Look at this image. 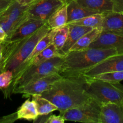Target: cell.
<instances>
[{
  "label": "cell",
  "instance_id": "8992f818",
  "mask_svg": "<svg viewBox=\"0 0 123 123\" xmlns=\"http://www.w3.org/2000/svg\"><path fill=\"white\" fill-rule=\"evenodd\" d=\"M101 103L90 97L81 105L68 109L63 113L66 121L84 123H99Z\"/></svg>",
  "mask_w": 123,
  "mask_h": 123
},
{
  "label": "cell",
  "instance_id": "44dd1931",
  "mask_svg": "<svg viewBox=\"0 0 123 123\" xmlns=\"http://www.w3.org/2000/svg\"><path fill=\"white\" fill-rule=\"evenodd\" d=\"M67 21V4H63L51 15L47 22L51 29H54L66 25Z\"/></svg>",
  "mask_w": 123,
  "mask_h": 123
},
{
  "label": "cell",
  "instance_id": "f1b7e54d",
  "mask_svg": "<svg viewBox=\"0 0 123 123\" xmlns=\"http://www.w3.org/2000/svg\"><path fill=\"white\" fill-rule=\"evenodd\" d=\"M112 4L113 12L123 13V0H112Z\"/></svg>",
  "mask_w": 123,
  "mask_h": 123
},
{
  "label": "cell",
  "instance_id": "d590c367",
  "mask_svg": "<svg viewBox=\"0 0 123 123\" xmlns=\"http://www.w3.org/2000/svg\"><path fill=\"white\" fill-rule=\"evenodd\" d=\"M121 104H122V105H123V100L122 101V102H121Z\"/></svg>",
  "mask_w": 123,
  "mask_h": 123
},
{
  "label": "cell",
  "instance_id": "d6a6232c",
  "mask_svg": "<svg viewBox=\"0 0 123 123\" xmlns=\"http://www.w3.org/2000/svg\"><path fill=\"white\" fill-rule=\"evenodd\" d=\"M18 1L19 3L22 4L23 5H26V6H29V5L31 4L33 2L36 1V0H16Z\"/></svg>",
  "mask_w": 123,
  "mask_h": 123
},
{
  "label": "cell",
  "instance_id": "5b68a950",
  "mask_svg": "<svg viewBox=\"0 0 123 123\" xmlns=\"http://www.w3.org/2000/svg\"><path fill=\"white\" fill-rule=\"evenodd\" d=\"M87 79L86 91L89 97L101 104L109 102L121 104L123 100V84L94 78L87 77Z\"/></svg>",
  "mask_w": 123,
  "mask_h": 123
},
{
  "label": "cell",
  "instance_id": "2e32d148",
  "mask_svg": "<svg viewBox=\"0 0 123 123\" xmlns=\"http://www.w3.org/2000/svg\"><path fill=\"white\" fill-rule=\"evenodd\" d=\"M67 24L79 20L90 14L98 13L80 4L76 0L71 1L67 4Z\"/></svg>",
  "mask_w": 123,
  "mask_h": 123
},
{
  "label": "cell",
  "instance_id": "e0dca14e",
  "mask_svg": "<svg viewBox=\"0 0 123 123\" xmlns=\"http://www.w3.org/2000/svg\"><path fill=\"white\" fill-rule=\"evenodd\" d=\"M62 56V55H60V54L59 53V52L58 51L57 49H56V48L54 46V44H53V43H51L50 45L48 46L47 47V48H45L44 50L41 51V52L39 53L36 56H34L33 58L31 59L29 62H28L27 63L24 64V66L21 67V68L20 69V71H19V72L18 73V74H17L16 76H18L20 72H22V71L24 70L25 68H26L27 67L31 66H36V65L40 64L47 61V60H50V59L53 58L55 57V56ZM15 77H14V78H15ZM14 78H13V79H14Z\"/></svg>",
  "mask_w": 123,
  "mask_h": 123
},
{
  "label": "cell",
  "instance_id": "7a4b0ae2",
  "mask_svg": "<svg viewBox=\"0 0 123 123\" xmlns=\"http://www.w3.org/2000/svg\"><path fill=\"white\" fill-rule=\"evenodd\" d=\"M50 30L47 22L28 38L17 42H3V55L0 62L1 72L12 71L14 78L33 51L36 44Z\"/></svg>",
  "mask_w": 123,
  "mask_h": 123
},
{
  "label": "cell",
  "instance_id": "4316f807",
  "mask_svg": "<svg viewBox=\"0 0 123 123\" xmlns=\"http://www.w3.org/2000/svg\"><path fill=\"white\" fill-rule=\"evenodd\" d=\"M13 73L10 70H6L0 73V89L2 91L7 90L12 84Z\"/></svg>",
  "mask_w": 123,
  "mask_h": 123
},
{
  "label": "cell",
  "instance_id": "1f68e13d",
  "mask_svg": "<svg viewBox=\"0 0 123 123\" xmlns=\"http://www.w3.org/2000/svg\"><path fill=\"white\" fill-rule=\"evenodd\" d=\"M7 38V34L5 30L0 26V42H3L6 40Z\"/></svg>",
  "mask_w": 123,
  "mask_h": 123
},
{
  "label": "cell",
  "instance_id": "8d00e7d4",
  "mask_svg": "<svg viewBox=\"0 0 123 123\" xmlns=\"http://www.w3.org/2000/svg\"><path fill=\"white\" fill-rule=\"evenodd\" d=\"M1 69H0V73H1Z\"/></svg>",
  "mask_w": 123,
  "mask_h": 123
},
{
  "label": "cell",
  "instance_id": "9c48e42d",
  "mask_svg": "<svg viewBox=\"0 0 123 123\" xmlns=\"http://www.w3.org/2000/svg\"><path fill=\"white\" fill-rule=\"evenodd\" d=\"M63 4L59 0H36L28 8V18L47 22L48 18Z\"/></svg>",
  "mask_w": 123,
  "mask_h": 123
},
{
  "label": "cell",
  "instance_id": "9a60e30c",
  "mask_svg": "<svg viewBox=\"0 0 123 123\" xmlns=\"http://www.w3.org/2000/svg\"><path fill=\"white\" fill-rule=\"evenodd\" d=\"M68 25H69V33L68 35L67 39L65 42L63 47L60 52V54L63 56H65L69 52L71 48L83 35L89 32L93 29L88 26L75 25V24H68Z\"/></svg>",
  "mask_w": 123,
  "mask_h": 123
},
{
  "label": "cell",
  "instance_id": "e575fe53",
  "mask_svg": "<svg viewBox=\"0 0 123 123\" xmlns=\"http://www.w3.org/2000/svg\"><path fill=\"white\" fill-rule=\"evenodd\" d=\"M59 1H61V2H62L63 4H68L71 1H74V0H59Z\"/></svg>",
  "mask_w": 123,
  "mask_h": 123
},
{
  "label": "cell",
  "instance_id": "277c9868",
  "mask_svg": "<svg viewBox=\"0 0 123 123\" xmlns=\"http://www.w3.org/2000/svg\"><path fill=\"white\" fill-rule=\"evenodd\" d=\"M63 56H57L36 66L27 67L13 79L9 87L2 91L5 98L10 97L13 90L45 76L60 72Z\"/></svg>",
  "mask_w": 123,
  "mask_h": 123
},
{
  "label": "cell",
  "instance_id": "603a6c76",
  "mask_svg": "<svg viewBox=\"0 0 123 123\" xmlns=\"http://www.w3.org/2000/svg\"><path fill=\"white\" fill-rule=\"evenodd\" d=\"M57 29V28L51 29V30H49V31H48V32H47V33L39 41L38 43L36 44L33 51L32 52V53H31V55H30V56L28 58V59L26 60L25 63L22 65V66H24V64H25L26 63H27L28 62H29L31 59H33L34 56H36L39 53L41 52L43 50H44V49H45V48H47L48 46H49L51 43H53V37H54V34H55V32H56ZM19 71H20V70H19Z\"/></svg>",
  "mask_w": 123,
  "mask_h": 123
},
{
  "label": "cell",
  "instance_id": "4dcf8cb0",
  "mask_svg": "<svg viewBox=\"0 0 123 123\" xmlns=\"http://www.w3.org/2000/svg\"><path fill=\"white\" fill-rule=\"evenodd\" d=\"M15 0H0V15L2 14Z\"/></svg>",
  "mask_w": 123,
  "mask_h": 123
},
{
  "label": "cell",
  "instance_id": "7402d4cb",
  "mask_svg": "<svg viewBox=\"0 0 123 123\" xmlns=\"http://www.w3.org/2000/svg\"><path fill=\"white\" fill-rule=\"evenodd\" d=\"M32 100L36 104L39 116L48 115L53 112L57 111V107L55 105L41 94L32 96Z\"/></svg>",
  "mask_w": 123,
  "mask_h": 123
},
{
  "label": "cell",
  "instance_id": "f546056e",
  "mask_svg": "<svg viewBox=\"0 0 123 123\" xmlns=\"http://www.w3.org/2000/svg\"><path fill=\"white\" fill-rule=\"evenodd\" d=\"M18 120L16 116V113L6 115L0 118V123H13Z\"/></svg>",
  "mask_w": 123,
  "mask_h": 123
},
{
  "label": "cell",
  "instance_id": "8fae6325",
  "mask_svg": "<svg viewBox=\"0 0 123 123\" xmlns=\"http://www.w3.org/2000/svg\"><path fill=\"white\" fill-rule=\"evenodd\" d=\"M47 24L43 20L28 18L16 28L6 41L17 42L28 38Z\"/></svg>",
  "mask_w": 123,
  "mask_h": 123
},
{
  "label": "cell",
  "instance_id": "ba28073f",
  "mask_svg": "<svg viewBox=\"0 0 123 123\" xmlns=\"http://www.w3.org/2000/svg\"><path fill=\"white\" fill-rule=\"evenodd\" d=\"M62 77L59 73H55L30 82L27 85L17 88L12 91V94H21L24 96L41 94L49 90L52 85Z\"/></svg>",
  "mask_w": 123,
  "mask_h": 123
},
{
  "label": "cell",
  "instance_id": "7c38bea8",
  "mask_svg": "<svg viewBox=\"0 0 123 123\" xmlns=\"http://www.w3.org/2000/svg\"><path fill=\"white\" fill-rule=\"evenodd\" d=\"M89 48L115 49L118 54H123V36L102 31Z\"/></svg>",
  "mask_w": 123,
  "mask_h": 123
},
{
  "label": "cell",
  "instance_id": "ffe728a7",
  "mask_svg": "<svg viewBox=\"0 0 123 123\" xmlns=\"http://www.w3.org/2000/svg\"><path fill=\"white\" fill-rule=\"evenodd\" d=\"M102 31L101 28H95L91 31L87 32L83 35L75 44L71 48L70 51H75V50H82L86 49L90 46V44L99 37L100 34Z\"/></svg>",
  "mask_w": 123,
  "mask_h": 123
},
{
  "label": "cell",
  "instance_id": "6da1fadb",
  "mask_svg": "<svg viewBox=\"0 0 123 123\" xmlns=\"http://www.w3.org/2000/svg\"><path fill=\"white\" fill-rule=\"evenodd\" d=\"M87 77L83 74H65L41 95L55 105L62 115L90 98L87 93Z\"/></svg>",
  "mask_w": 123,
  "mask_h": 123
},
{
  "label": "cell",
  "instance_id": "52a82bcc",
  "mask_svg": "<svg viewBox=\"0 0 123 123\" xmlns=\"http://www.w3.org/2000/svg\"><path fill=\"white\" fill-rule=\"evenodd\" d=\"M28 8V6L22 4L15 0L0 15V26H2L6 32L7 38L10 36L20 24L28 18L27 13Z\"/></svg>",
  "mask_w": 123,
  "mask_h": 123
},
{
  "label": "cell",
  "instance_id": "30bf717a",
  "mask_svg": "<svg viewBox=\"0 0 123 123\" xmlns=\"http://www.w3.org/2000/svg\"><path fill=\"white\" fill-rule=\"evenodd\" d=\"M123 70V54H116L99 62L82 73L88 78L108 72Z\"/></svg>",
  "mask_w": 123,
  "mask_h": 123
},
{
  "label": "cell",
  "instance_id": "4fadbf2b",
  "mask_svg": "<svg viewBox=\"0 0 123 123\" xmlns=\"http://www.w3.org/2000/svg\"><path fill=\"white\" fill-rule=\"evenodd\" d=\"M99 123H123V106L115 103H101Z\"/></svg>",
  "mask_w": 123,
  "mask_h": 123
},
{
  "label": "cell",
  "instance_id": "3957f363",
  "mask_svg": "<svg viewBox=\"0 0 123 123\" xmlns=\"http://www.w3.org/2000/svg\"><path fill=\"white\" fill-rule=\"evenodd\" d=\"M118 54L115 49L88 48L70 51L63 56L60 70L61 75L82 74L105 59Z\"/></svg>",
  "mask_w": 123,
  "mask_h": 123
},
{
  "label": "cell",
  "instance_id": "836d02e7",
  "mask_svg": "<svg viewBox=\"0 0 123 123\" xmlns=\"http://www.w3.org/2000/svg\"><path fill=\"white\" fill-rule=\"evenodd\" d=\"M3 49H4V44L3 42H0V62L2 58V55H3Z\"/></svg>",
  "mask_w": 123,
  "mask_h": 123
},
{
  "label": "cell",
  "instance_id": "484cf974",
  "mask_svg": "<svg viewBox=\"0 0 123 123\" xmlns=\"http://www.w3.org/2000/svg\"><path fill=\"white\" fill-rule=\"evenodd\" d=\"M93 78L112 82H120L123 80V70L102 73L95 76Z\"/></svg>",
  "mask_w": 123,
  "mask_h": 123
},
{
  "label": "cell",
  "instance_id": "cb8c5ba5",
  "mask_svg": "<svg viewBox=\"0 0 123 123\" xmlns=\"http://www.w3.org/2000/svg\"><path fill=\"white\" fill-rule=\"evenodd\" d=\"M103 13H95L86 16L79 20H75L69 24L75 25H83L88 27L95 28H102V21H103Z\"/></svg>",
  "mask_w": 123,
  "mask_h": 123
},
{
  "label": "cell",
  "instance_id": "5bb4252c",
  "mask_svg": "<svg viewBox=\"0 0 123 123\" xmlns=\"http://www.w3.org/2000/svg\"><path fill=\"white\" fill-rule=\"evenodd\" d=\"M103 14L102 31L123 36V13L112 11Z\"/></svg>",
  "mask_w": 123,
  "mask_h": 123
},
{
  "label": "cell",
  "instance_id": "83f0119b",
  "mask_svg": "<svg viewBox=\"0 0 123 123\" xmlns=\"http://www.w3.org/2000/svg\"><path fill=\"white\" fill-rule=\"evenodd\" d=\"M65 122V119L62 115H50L45 118V123H64Z\"/></svg>",
  "mask_w": 123,
  "mask_h": 123
},
{
  "label": "cell",
  "instance_id": "d4e9b609",
  "mask_svg": "<svg viewBox=\"0 0 123 123\" xmlns=\"http://www.w3.org/2000/svg\"><path fill=\"white\" fill-rule=\"evenodd\" d=\"M69 33V25L68 24L64 26L59 27L57 29V31L54 34L53 40V44L56 48L60 53V50L65 44L67 39ZM61 55V54H60Z\"/></svg>",
  "mask_w": 123,
  "mask_h": 123
},
{
  "label": "cell",
  "instance_id": "d6986e66",
  "mask_svg": "<svg viewBox=\"0 0 123 123\" xmlns=\"http://www.w3.org/2000/svg\"><path fill=\"white\" fill-rule=\"evenodd\" d=\"M80 5L98 13L112 12V0H76Z\"/></svg>",
  "mask_w": 123,
  "mask_h": 123
},
{
  "label": "cell",
  "instance_id": "ac0fdd59",
  "mask_svg": "<svg viewBox=\"0 0 123 123\" xmlns=\"http://www.w3.org/2000/svg\"><path fill=\"white\" fill-rule=\"evenodd\" d=\"M16 113L18 120L34 121L39 116L34 102L30 98H28L21 105Z\"/></svg>",
  "mask_w": 123,
  "mask_h": 123
}]
</instances>
